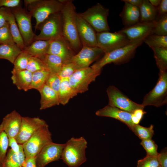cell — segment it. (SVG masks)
<instances>
[{
    "mask_svg": "<svg viewBox=\"0 0 167 167\" xmlns=\"http://www.w3.org/2000/svg\"><path fill=\"white\" fill-rule=\"evenodd\" d=\"M60 12L62 20V36L76 54L83 46L78 32L75 19V7L72 1L63 0Z\"/></svg>",
    "mask_w": 167,
    "mask_h": 167,
    "instance_id": "6da1fadb",
    "label": "cell"
},
{
    "mask_svg": "<svg viewBox=\"0 0 167 167\" xmlns=\"http://www.w3.org/2000/svg\"><path fill=\"white\" fill-rule=\"evenodd\" d=\"M87 144L83 136L71 137L65 143L60 159L69 167H79L87 161Z\"/></svg>",
    "mask_w": 167,
    "mask_h": 167,
    "instance_id": "7a4b0ae2",
    "label": "cell"
},
{
    "mask_svg": "<svg viewBox=\"0 0 167 167\" xmlns=\"http://www.w3.org/2000/svg\"><path fill=\"white\" fill-rule=\"evenodd\" d=\"M143 41L129 44L108 52L104 53L103 56L96 61L90 67L95 70H101L105 65L113 63L116 65L124 63L132 58L137 48Z\"/></svg>",
    "mask_w": 167,
    "mask_h": 167,
    "instance_id": "3957f363",
    "label": "cell"
},
{
    "mask_svg": "<svg viewBox=\"0 0 167 167\" xmlns=\"http://www.w3.org/2000/svg\"><path fill=\"white\" fill-rule=\"evenodd\" d=\"M63 0H37L28 6L29 12L36 20V30L39 25L52 14L61 11Z\"/></svg>",
    "mask_w": 167,
    "mask_h": 167,
    "instance_id": "277c9868",
    "label": "cell"
},
{
    "mask_svg": "<svg viewBox=\"0 0 167 167\" xmlns=\"http://www.w3.org/2000/svg\"><path fill=\"white\" fill-rule=\"evenodd\" d=\"M52 142V134L47 124L22 144L25 159L35 157L44 146Z\"/></svg>",
    "mask_w": 167,
    "mask_h": 167,
    "instance_id": "5b68a950",
    "label": "cell"
},
{
    "mask_svg": "<svg viewBox=\"0 0 167 167\" xmlns=\"http://www.w3.org/2000/svg\"><path fill=\"white\" fill-rule=\"evenodd\" d=\"M109 10L100 3L88 8L85 11L78 13L89 23L96 32L110 30L107 21Z\"/></svg>",
    "mask_w": 167,
    "mask_h": 167,
    "instance_id": "8992f818",
    "label": "cell"
},
{
    "mask_svg": "<svg viewBox=\"0 0 167 167\" xmlns=\"http://www.w3.org/2000/svg\"><path fill=\"white\" fill-rule=\"evenodd\" d=\"M60 12L51 15L39 25L37 29L40 32L38 35H35L34 41L49 40L62 36Z\"/></svg>",
    "mask_w": 167,
    "mask_h": 167,
    "instance_id": "52a82bcc",
    "label": "cell"
},
{
    "mask_svg": "<svg viewBox=\"0 0 167 167\" xmlns=\"http://www.w3.org/2000/svg\"><path fill=\"white\" fill-rule=\"evenodd\" d=\"M167 103V72L160 71L159 78L154 87L144 97L141 105L144 107L148 105L156 107Z\"/></svg>",
    "mask_w": 167,
    "mask_h": 167,
    "instance_id": "ba28073f",
    "label": "cell"
},
{
    "mask_svg": "<svg viewBox=\"0 0 167 167\" xmlns=\"http://www.w3.org/2000/svg\"><path fill=\"white\" fill-rule=\"evenodd\" d=\"M101 71L91 67L78 69L68 78L69 82L77 94L84 92L88 90L89 84L95 81Z\"/></svg>",
    "mask_w": 167,
    "mask_h": 167,
    "instance_id": "9c48e42d",
    "label": "cell"
},
{
    "mask_svg": "<svg viewBox=\"0 0 167 167\" xmlns=\"http://www.w3.org/2000/svg\"><path fill=\"white\" fill-rule=\"evenodd\" d=\"M11 9L15 17L24 44L26 46H29L34 41L36 35L32 28V16L29 11L21 6Z\"/></svg>",
    "mask_w": 167,
    "mask_h": 167,
    "instance_id": "30bf717a",
    "label": "cell"
},
{
    "mask_svg": "<svg viewBox=\"0 0 167 167\" xmlns=\"http://www.w3.org/2000/svg\"><path fill=\"white\" fill-rule=\"evenodd\" d=\"M96 47L102 49L104 54L131 44L125 35L118 31L96 32Z\"/></svg>",
    "mask_w": 167,
    "mask_h": 167,
    "instance_id": "8fae6325",
    "label": "cell"
},
{
    "mask_svg": "<svg viewBox=\"0 0 167 167\" xmlns=\"http://www.w3.org/2000/svg\"><path fill=\"white\" fill-rule=\"evenodd\" d=\"M109 105L119 108L131 113L136 110L144 109L141 104L136 103L129 98L114 86H109L107 89Z\"/></svg>",
    "mask_w": 167,
    "mask_h": 167,
    "instance_id": "7c38bea8",
    "label": "cell"
},
{
    "mask_svg": "<svg viewBox=\"0 0 167 167\" xmlns=\"http://www.w3.org/2000/svg\"><path fill=\"white\" fill-rule=\"evenodd\" d=\"M154 25L153 22H141L118 31L126 37L131 44L143 40L151 34Z\"/></svg>",
    "mask_w": 167,
    "mask_h": 167,
    "instance_id": "4fadbf2b",
    "label": "cell"
},
{
    "mask_svg": "<svg viewBox=\"0 0 167 167\" xmlns=\"http://www.w3.org/2000/svg\"><path fill=\"white\" fill-rule=\"evenodd\" d=\"M65 143L51 142L46 145L35 157L37 167H45L50 163L60 159Z\"/></svg>",
    "mask_w": 167,
    "mask_h": 167,
    "instance_id": "5bb4252c",
    "label": "cell"
},
{
    "mask_svg": "<svg viewBox=\"0 0 167 167\" xmlns=\"http://www.w3.org/2000/svg\"><path fill=\"white\" fill-rule=\"evenodd\" d=\"M47 123L38 117H22L19 132L15 138L18 143L22 144L27 141L37 131Z\"/></svg>",
    "mask_w": 167,
    "mask_h": 167,
    "instance_id": "9a60e30c",
    "label": "cell"
},
{
    "mask_svg": "<svg viewBox=\"0 0 167 167\" xmlns=\"http://www.w3.org/2000/svg\"><path fill=\"white\" fill-rule=\"evenodd\" d=\"M104 53L102 49L97 47L83 46L80 50L71 59L78 69L89 67L90 65Z\"/></svg>",
    "mask_w": 167,
    "mask_h": 167,
    "instance_id": "2e32d148",
    "label": "cell"
},
{
    "mask_svg": "<svg viewBox=\"0 0 167 167\" xmlns=\"http://www.w3.org/2000/svg\"><path fill=\"white\" fill-rule=\"evenodd\" d=\"M46 54L60 57L64 63L71 62L76 54L63 36L51 40Z\"/></svg>",
    "mask_w": 167,
    "mask_h": 167,
    "instance_id": "e0dca14e",
    "label": "cell"
},
{
    "mask_svg": "<svg viewBox=\"0 0 167 167\" xmlns=\"http://www.w3.org/2000/svg\"><path fill=\"white\" fill-rule=\"evenodd\" d=\"M75 19L79 36L82 46L96 47V32L95 30L76 12Z\"/></svg>",
    "mask_w": 167,
    "mask_h": 167,
    "instance_id": "ac0fdd59",
    "label": "cell"
},
{
    "mask_svg": "<svg viewBox=\"0 0 167 167\" xmlns=\"http://www.w3.org/2000/svg\"><path fill=\"white\" fill-rule=\"evenodd\" d=\"M22 116L14 110L3 118L0 124V132L4 131L8 138H15L20 128Z\"/></svg>",
    "mask_w": 167,
    "mask_h": 167,
    "instance_id": "d6986e66",
    "label": "cell"
},
{
    "mask_svg": "<svg viewBox=\"0 0 167 167\" xmlns=\"http://www.w3.org/2000/svg\"><path fill=\"white\" fill-rule=\"evenodd\" d=\"M96 114L98 116L109 117L118 120L126 125L131 130L135 125L132 120V113L109 105L97 111Z\"/></svg>",
    "mask_w": 167,
    "mask_h": 167,
    "instance_id": "ffe728a7",
    "label": "cell"
},
{
    "mask_svg": "<svg viewBox=\"0 0 167 167\" xmlns=\"http://www.w3.org/2000/svg\"><path fill=\"white\" fill-rule=\"evenodd\" d=\"M41 94L40 110L60 104L58 93L45 84L39 91Z\"/></svg>",
    "mask_w": 167,
    "mask_h": 167,
    "instance_id": "44dd1931",
    "label": "cell"
},
{
    "mask_svg": "<svg viewBox=\"0 0 167 167\" xmlns=\"http://www.w3.org/2000/svg\"><path fill=\"white\" fill-rule=\"evenodd\" d=\"M122 10L120 14L125 27L133 25L140 22L139 8L124 2Z\"/></svg>",
    "mask_w": 167,
    "mask_h": 167,
    "instance_id": "7402d4cb",
    "label": "cell"
},
{
    "mask_svg": "<svg viewBox=\"0 0 167 167\" xmlns=\"http://www.w3.org/2000/svg\"><path fill=\"white\" fill-rule=\"evenodd\" d=\"M11 72L13 83L18 89L25 91L29 90L32 82V72L27 69L18 71L12 70Z\"/></svg>",
    "mask_w": 167,
    "mask_h": 167,
    "instance_id": "603a6c76",
    "label": "cell"
},
{
    "mask_svg": "<svg viewBox=\"0 0 167 167\" xmlns=\"http://www.w3.org/2000/svg\"><path fill=\"white\" fill-rule=\"evenodd\" d=\"M51 40H36L29 46H26L23 50L32 56L41 59L46 54Z\"/></svg>",
    "mask_w": 167,
    "mask_h": 167,
    "instance_id": "cb8c5ba5",
    "label": "cell"
},
{
    "mask_svg": "<svg viewBox=\"0 0 167 167\" xmlns=\"http://www.w3.org/2000/svg\"><path fill=\"white\" fill-rule=\"evenodd\" d=\"M7 20L14 43L23 51L26 47L11 8H8Z\"/></svg>",
    "mask_w": 167,
    "mask_h": 167,
    "instance_id": "d4e9b609",
    "label": "cell"
},
{
    "mask_svg": "<svg viewBox=\"0 0 167 167\" xmlns=\"http://www.w3.org/2000/svg\"><path fill=\"white\" fill-rule=\"evenodd\" d=\"M25 159L22 145L19 152L16 153L11 149L8 151L3 164V167H22Z\"/></svg>",
    "mask_w": 167,
    "mask_h": 167,
    "instance_id": "484cf974",
    "label": "cell"
},
{
    "mask_svg": "<svg viewBox=\"0 0 167 167\" xmlns=\"http://www.w3.org/2000/svg\"><path fill=\"white\" fill-rule=\"evenodd\" d=\"M77 94V93L70 84L68 78L61 79L58 92L60 104L63 105H65L70 99Z\"/></svg>",
    "mask_w": 167,
    "mask_h": 167,
    "instance_id": "4316f807",
    "label": "cell"
},
{
    "mask_svg": "<svg viewBox=\"0 0 167 167\" xmlns=\"http://www.w3.org/2000/svg\"><path fill=\"white\" fill-rule=\"evenodd\" d=\"M140 22H153L157 19V7L152 6L148 0H143L139 8Z\"/></svg>",
    "mask_w": 167,
    "mask_h": 167,
    "instance_id": "83f0119b",
    "label": "cell"
},
{
    "mask_svg": "<svg viewBox=\"0 0 167 167\" xmlns=\"http://www.w3.org/2000/svg\"><path fill=\"white\" fill-rule=\"evenodd\" d=\"M50 73L58 74L65 64L59 57L53 54H46L41 59Z\"/></svg>",
    "mask_w": 167,
    "mask_h": 167,
    "instance_id": "f1b7e54d",
    "label": "cell"
},
{
    "mask_svg": "<svg viewBox=\"0 0 167 167\" xmlns=\"http://www.w3.org/2000/svg\"><path fill=\"white\" fill-rule=\"evenodd\" d=\"M22 51L16 44H0V59H6L13 64Z\"/></svg>",
    "mask_w": 167,
    "mask_h": 167,
    "instance_id": "f546056e",
    "label": "cell"
},
{
    "mask_svg": "<svg viewBox=\"0 0 167 167\" xmlns=\"http://www.w3.org/2000/svg\"><path fill=\"white\" fill-rule=\"evenodd\" d=\"M154 52L156 63L160 71H167V48L153 47L151 48Z\"/></svg>",
    "mask_w": 167,
    "mask_h": 167,
    "instance_id": "4dcf8cb0",
    "label": "cell"
},
{
    "mask_svg": "<svg viewBox=\"0 0 167 167\" xmlns=\"http://www.w3.org/2000/svg\"><path fill=\"white\" fill-rule=\"evenodd\" d=\"M49 74L50 72L47 70L38 71L32 73L29 89H35L39 91L45 84Z\"/></svg>",
    "mask_w": 167,
    "mask_h": 167,
    "instance_id": "1f68e13d",
    "label": "cell"
},
{
    "mask_svg": "<svg viewBox=\"0 0 167 167\" xmlns=\"http://www.w3.org/2000/svg\"><path fill=\"white\" fill-rule=\"evenodd\" d=\"M143 42L151 48L153 47L167 48V36L151 34L144 39Z\"/></svg>",
    "mask_w": 167,
    "mask_h": 167,
    "instance_id": "d6a6232c",
    "label": "cell"
},
{
    "mask_svg": "<svg viewBox=\"0 0 167 167\" xmlns=\"http://www.w3.org/2000/svg\"><path fill=\"white\" fill-rule=\"evenodd\" d=\"M153 127L152 125L147 127L136 124L134 126L131 131L140 139L143 140L152 139L154 135Z\"/></svg>",
    "mask_w": 167,
    "mask_h": 167,
    "instance_id": "836d02e7",
    "label": "cell"
},
{
    "mask_svg": "<svg viewBox=\"0 0 167 167\" xmlns=\"http://www.w3.org/2000/svg\"><path fill=\"white\" fill-rule=\"evenodd\" d=\"M151 34L167 36V14L157 18Z\"/></svg>",
    "mask_w": 167,
    "mask_h": 167,
    "instance_id": "e575fe53",
    "label": "cell"
},
{
    "mask_svg": "<svg viewBox=\"0 0 167 167\" xmlns=\"http://www.w3.org/2000/svg\"><path fill=\"white\" fill-rule=\"evenodd\" d=\"M31 56L27 52L22 51L14 62L12 70L18 71L26 69L28 62Z\"/></svg>",
    "mask_w": 167,
    "mask_h": 167,
    "instance_id": "d590c367",
    "label": "cell"
},
{
    "mask_svg": "<svg viewBox=\"0 0 167 167\" xmlns=\"http://www.w3.org/2000/svg\"><path fill=\"white\" fill-rule=\"evenodd\" d=\"M0 44H16L13 39L8 21L0 28Z\"/></svg>",
    "mask_w": 167,
    "mask_h": 167,
    "instance_id": "8d00e7d4",
    "label": "cell"
},
{
    "mask_svg": "<svg viewBox=\"0 0 167 167\" xmlns=\"http://www.w3.org/2000/svg\"><path fill=\"white\" fill-rule=\"evenodd\" d=\"M26 69L32 73L43 70L47 71L43 62L39 58L33 56L30 58Z\"/></svg>",
    "mask_w": 167,
    "mask_h": 167,
    "instance_id": "74e56055",
    "label": "cell"
},
{
    "mask_svg": "<svg viewBox=\"0 0 167 167\" xmlns=\"http://www.w3.org/2000/svg\"><path fill=\"white\" fill-rule=\"evenodd\" d=\"M8 147V137L4 132H0V165L4 162Z\"/></svg>",
    "mask_w": 167,
    "mask_h": 167,
    "instance_id": "f35d334b",
    "label": "cell"
},
{
    "mask_svg": "<svg viewBox=\"0 0 167 167\" xmlns=\"http://www.w3.org/2000/svg\"><path fill=\"white\" fill-rule=\"evenodd\" d=\"M78 69L77 66L71 62L64 64L58 75L61 79L69 78Z\"/></svg>",
    "mask_w": 167,
    "mask_h": 167,
    "instance_id": "ab89813d",
    "label": "cell"
},
{
    "mask_svg": "<svg viewBox=\"0 0 167 167\" xmlns=\"http://www.w3.org/2000/svg\"><path fill=\"white\" fill-rule=\"evenodd\" d=\"M140 144L146 152V156H157L158 146L152 139L142 140Z\"/></svg>",
    "mask_w": 167,
    "mask_h": 167,
    "instance_id": "60d3db41",
    "label": "cell"
},
{
    "mask_svg": "<svg viewBox=\"0 0 167 167\" xmlns=\"http://www.w3.org/2000/svg\"><path fill=\"white\" fill-rule=\"evenodd\" d=\"M160 166L157 156H146L138 161L137 167H159Z\"/></svg>",
    "mask_w": 167,
    "mask_h": 167,
    "instance_id": "b9f144b4",
    "label": "cell"
},
{
    "mask_svg": "<svg viewBox=\"0 0 167 167\" xmlns=\"http://www.w3.org/2000/svg\"><path fill=\"white\" fill-rule=\"evenodd\" d=\"M61 81L57 74L50 73L45 84L58 93Z\"/></svg>",
    "mask_w": 167,
    "mask_h": 167,
    "instance_id": "7bdbcfd3",
    "label": "cell"
},
{
    "mask_svg": "<svg viewBox=\"0 0 167 167\" xmlns=\"http://www.w3.org/2000/svg\"><path fill=\"white\" fill-rule=\"evenodd\" d=\"M20 0H0V7L12 8L21 6Z\"/></svg>",
    "mask_w": 167,
    "mask_h": 167,
    "instance_id": "ee69618b",
    "label": "cell"
},
{
    "mask_svg": "<svg viewBox=\"0 0 167 167\" xmlns=\"http://www.w3.org/2000/svg\"><path fill=\"white\" fill-rule=\"evenodd\" d=\"M146 113L143 109L136 110L132 113L131 119L133 123L135 125L139 124L144 114Z\"/></svg>",
    "mask_w": 167,
    "mask_h": 167,
    "instance_id": "f6af8a7d",
    "label": "cell"
},
{
    "mask_svg": "<svg viewBox=\"0 0 167 167\" xmlns=\"http://www.w3.org/2000/svg\"><path fill=\"white\" fill-rule=\"evenodd\" d=\"M167 14V0H161L159 5L157 7V19Z\"/></svg>",
    "mask_w": 167,
    "mask_h": 167,
    "instance_id": "bcb514c9",
    "label": "cell"
},
{
    "mask_svg": "<svg viewBox=\"0 0 167 167\" xmlns=\"http://www.w3.org/2000/svg\"><path fill=\"white\" fill-rule=\"evenodd\" d=\"M158 160L160 165L162 167H167V148L163 149L157 156Z\"/></svg>",
    "mask_w": 167,
    "mask_h": 167,
    "instance_id": "7dc6e473",
    "label": "cell"
},
{
    "mask_svg": "<svg viewBox=\"0 0 167 167\" xmlns=\"http://www.w3.org/2000/svg\"><path fill=\"white\" fill-rule=\"evenodd\" d=\"M21 145L18 143L15 138H8L9 146L13 152L18 153L20 151Z\"/></svg>",
    "mask_w": 167,
    "mask_h": 167,
    "instance_id": "c3c4849f",
    "label": "cell"
},
{
    "mask_svg": "<svg viewBox=\"0 0 167 167\" xmlns=\"http://www.w3.org/2000/svg\"><path fill=\"white\" fill-rule=\"evenodd\" d=\"M8 8L0 7V28L2 27L7 21V15Z\"/></svg>",
    "mask_w": 167,
    "mask_h": 167,
    "instance_id": "681fc988",
    "label": "cell"
},
{
    "mask_svg": "<svg viewBox=\"0 0 167 167\" xmlns=\"http://www.w3.org/2000/svg\"><path fill=\"white\" fill-rule=\"evenodd\" d=\"M22 167H37L35 157L25 159Z\"/></svg>",
    "mask_w": 167,
    "mask_h": 167,
    "instance_id": "f907efd6",
    "label": "cell"
},
{
    "mask_svg": "<svg viewBox=\"0 0 167 167\" xmlns=\"http://www.w3.org/2000/svg\"><path fill=\"white\" fill-rule=\"evenodd\" d=\"M143 0H123L122 1L126 2L130 4L139 8L142 5Z\"/></svg>",
    "mask_w": 167,
    "mask_h": 167,
    "instance_id": "816d5d0a",
    "label": "cell"
},
{
    "mask_svg": "<svg viewBox=\"0 0 167 167\" xmlns=\"http://www.w3.org/2000/svg\"><path fill=\"white\" fill-rule=\"evenodd\" d=\"M148 1L152 6L156 7H158L161 2V0H149Z\"/></svg>",
    "mask_w": 167,
    "mask_h": 167,
    "instance_id": "f5cc1de1",
    "label": "cell"
},
{
    "mask_svg": "<svg viewBox=\"0 0 167 167\" xmlns=\"http://www.w3.org/2000/svg\"><path fill=\"white\" fill-rule=\"evenodd\" d=\"M37 0H24V3L25 6L27 7L28 6L33 4Z\"/></svg>",
    "mask_w": 167,
    "mask_h": 167,
    "instance_id": "db71d44e",
    "label": "cell"
},
{
    "mask_svg": "<svg viewBox=\"0 0 167 167\" xmlns=\"http://www.w3.org/2000/svg\"><path fill=\"white\" fill-rule=\"evenodd\" d=\"M0 167H3V165H0Z\"/></svg>",
    "mask_w": 167,
    "mask_h": 167,
    "instance_id": "11a10c76",
    "label": "cell"
},
{
    "mask_svg": "<svg viewBox=\"0 0 167 167\" xmlns=\"http://www.w3.org/2000/svg\"><path fill=\"white\" fill-rule=\"evenodd\" d=\"M159 167H162L161 166H159Z\"/></svg>",
    "mask_w": 167,
    "mask_h": 167,
    "instance_id": "9f6ffc18",
    "label": "cell"
}]
</instances>
